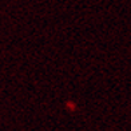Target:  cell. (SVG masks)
I'll list each match as a JSON object with an SVG mask.
<instances>
[]
</instances>
